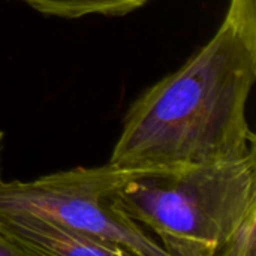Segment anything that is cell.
<instances>
[{"label":"cell","mask_w":256,"mask_h":256,"mask_svg":"<svg viewBox=\"0 0 256 256\" xmlns=\"http://www.w3.org/2000/svg\"><path fill=\"white\" fill-rule=\"evenodd\" d=\"M225 20L256 42V0H231Z\"/></svg>","instance_id":"cell-7"},{"label":"cell","mask_w":256,"mask_h":256,"mask_svg":"<svg viewBox=\"0 0 256 256\" xmlns=\"http://www.w3.org/2000/svg\"><path fill=\"white\" fill-rule=\"evenodd\" d=\"M0 234L16 244L26 256H129L117 244H111L33 213L0 212Z\"/></svg>","instance_id":"cell-4"},{"label":"cell","mask_w":256,"mask_h":256,"mask_svg":"<svg viewBox=\"0 0 256 256\" xmlns=\"http://www.w3.org/2000/svg\"><path fill=\"white\" fill-rule=\"evenodd\" d=\"M256 202L252 204L232 232L228 236L218 256H255Z\"/></svg>","instance_id":"cell-6"},{"label":"cell","mask_w":256,"mask_h":256,"mask_svg":"<svg viewBox=\"0 0 256 256\" xmlns=\"http://www.w3.org/2000/svg\"><path fill=\"white\" fill-rule=\"evenodd\" d=\"M34 10L62 16L82 18L88 15L122 16L141 9L152 0H21Z\"/></svg>","instance_id":"cell-5"},{"label":"cell","mask_w":256,"mask_h":256,"mask_svg":"<svg viewBox=\"0 0 256 256\" xmlns=\"http://www.w3.org/2000/svg\"><path fill=\"white\" fill-rule=\"evenodd\" d=\"M3 140H4V134L0 130V156H2V147H3Z\"/></svg>","instance_id":"cell-9"},{"label":"cell","mask_w":256,"mask_h":256,"mask_svg":"<svg viewBox=\"0 0 256 256\" xmlns=\"http://www.w3.org/2000/svg\"><path fill=\"white\" fill-rule=\"evenodd\" d=\"M256 42L224 20L213 38L128 110L110 162L123 170H180L256 153L248 100Z\"/></svg>","instance_id":"cell-1"},{"label":"cell","mask_w":256,"mask_h":256,"mask_svg":"<svg viewBox=\"0 0 256 256\" xmlns=\"http://www.w3.org/2000/svg\"><path fill=\"white\" fill-rule=\"evenodd\" d=\"M138 171L141 170H123L108 162L100 166H76L28 182L0 178V212H24L56 220L117 244L129 256L166 255L153 236L110 201L114 189Z\"/></svg>","instance_id":"cell-3"},{"label":"cell","mask_w":256,"mask_h":256,"mask_svg":"<svg viewBox=\"0 0 256 256\" xmlns=\"http://www.w3.org/2000/svg\"><path fill=\"white\" fill-rule=\"evenodd\" d=\"M176 256H218L256 202V153L180 170H141L110 195Z\"/></svg>","instance_id":"cell-2"},{"label":"cell","mask_w":256,"mask_h":256,"mask_svg":"<svg viewBox=\"0 0 256 256\" xmlns=\"http://www.w3.org/2000/svg\"><path fill=\"white\" fill-rule=\"evenodd\" d=\"M0 256H26V254L9 238L0 234Z\"/></svg>","instance_id":"cell-8"}]
</instances>
